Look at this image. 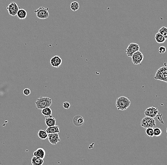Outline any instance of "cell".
<instances>
[{
  "mask_svg": "<svg viewBox=\"0 0 167 165\" xmlns=\"http://www.w3.org/2000/svg\"><path fill=\"white\" fill-rule=\"evenodd\" d=\"M166 51V47H165L164 46H160L159 48V52L160 53L163 54Z\"/></svg>",
  "mask_w": 167,
  "mask_h": 165,
  "instance_id": "26",
  "label": "cell"
},
{
  "mask_svg": "<svg viewBox=\"0 0 167 165\" xmlns=\"http://www.w3.org/2000/svg\"><path fill=\"white\" fill-rule=\"evenodd\" d=\"M45 122L46 126H47L48 127H50L56 125V119L55 118H53L52 117L50 118H46Z\"/></svg>",
  "mask_w": 167,
  "mask_h": 165,
  "instance_id": "16",
  "label": "cell"
},
{
  "mask_svg": "<svg viewBox=\"0 0 167 165\" xmlns=\"http://www.w3.org/2000/svg\"><path fill=\"white\" fill-rule=\"evenodd\" d=\"M33 156L39 157L43 159L46 156V152L42 148H39L34 152Z\"/></svg>",
  "mask_w": 167,
  "mask_h": 165,
  "instance_id": "13",
  "label": "cell"
},
{
  "mask_svg": "<svg viewBox=\"0 0 167 165\" xmlns=\"http://www.w3.org/2000/svg\"><path fill=\"white\" fill-rule=\"evenodd\" d=\"M141 125L142 127L145 129L149 127H155L156 126V122L154 118H151L150 117L145 116L143 118L141 122Z\"/></svg>",
  "mask_w": 167,
  "mask_h": 165,
  "instance_id": "4",
  "label": "cell"
},
{
  "mask_svg": "<svg viewBox=\"0 0 167 165\" xmlns=\"http://www.w3.org/2000/svg\"><path fill=\"white\" fill-rule=\"evenodd\" d=\"M85 122V119L81 115H77L73 119V123L75 127H81Z\"/></svg>",
  "mask_w": 167,
  "mask_h": 165,
  "instance_id": "12",
  "label": "cell"
},
{
  "mask_svg": "<svg viewBox=\"0 0 167 165\" xmlns=\"http://www.w3.org/2000/svg\"><path fill=\"white\" fill-rule=\"evenodd\" d=\"M31 90L29 89H28V88L25 89L23 91V94L26 96L30 95L31 94Z\"/></svg>",
  "mask_w": 167,
  "mask_h": 165,
  "instance_id": "25",
  "label": "cell"
},
{
  "mask_svg": "<svg viewBox=\"0 0 167 165\" xmlns=\"http://www.w3.org/2000/svg\"><path fill=\"white\" fill-rule=\"evenodd\" d=\"M10 15L12 16L17 15L18 12L19 11V7L16 3L13 1L10 3L6 8Z\"/></svg>",
  "mask_w": 167,
  "mask_h": 165,
  "instance_id": "7",
  "label": "cell"
},
{
  "mask_svg": "<svg viewBox=\"0 0 167 165\" xmlns=\"http://www.w3.org/2000/svg\"><path fill=\"white\" fill-rule=\"evenodd\" d=\"M159 114L158 108L154 107H149L144 111V115L145 116H148L151 118H154Z\"/></svg>",
  "mask_w": 167,
  "mask_h": 165,
  "instance_id": "9",
  "label": "cell"
},
{
  "mask_svg": "<svg viewBox=\"0 0 167 165\" xmlns=\"http://www.w3.org/2000/svg\"><path fill=\"white\" fill-rule=\"evenodd\" d=\"M48 138L49 142H50L51 144L54 145H56L61 140L58 133H57L48 134Z\"/></svg>",
  "mask_w": 167,
  "mask_h": 165,
  "instance_id": "10",
  "label": "cell"
},
{
  "mask_svg": "<svg viewBox=\"0 0 167 165\" xmlns=\"http://www.w3.org/2000/svg\"><path fill=\"white\" fill-rule=\"evenodd\" d=\"M41 113L45 118H50L52 117V111L50 107L45 108L41 110Z\"/></svg>",
  "mask_w": 167,
  "mask_h": 165,
  "instance_id": "14",
  "label": "cell"
},
{
  "mask_svg": "<svg viewBox=\"0 0 167 165\" xmlns=\"http://www.w3.org/2000/svg\"><path fill=\"white\" fill-rule=\"evenodd\" d=\"M166 133H167V129H166Z\"/></svg>",
  "mask_w": 167,
  "mask_h": 165,
  "instance_id": "28",
  "label": "cell"
},
{
  "mask_svg": "<svg viewBox=\"0 0 167 165\" xmlns=\"http://www.w3.org/2000/svg\"><path fill=\"white\" fill-rule=\"evenodd\" d=\"M70 8L72 11L75 12L77 11L79 8V4L76 1L72 2L70 4Z\"/></svg>",
  "mask_w": 167,
  "mask_h": 165,
  "instance_id": "21",
  "label": "cell"
},
{
  "mask_svg": "<svg viewBox=\"0 0 167 165\" xmlns=\"http://www.w3.org/2000/svg\"><path fill=\"white\" fill-rule=\"evenodd\" d=\"M145 133L146 135L151 138H152L154 136L153 128H152V127H149V128L146 129Z\"/></svg>",
  "mask_w": 167,
  "mask_h": 165,
  "instance_id": "23",
  "label": "cell"
},
{
  "mask_svg": "<svg viewBox=\"0 0 167 165\" xmlns=\"http://www.w3.org/2000/svg\"><path fill=\"white\" fill-rule=\"evenodd\" d=\"M46 131L48 134L56 133H59L60 132L59 126H56V125L48 127L47 129H46Z\"/></svg>",
  "mask_w": 167,
  "mask_h": 165,
  "instance_id": "17",
  "label": "cell"
},
{
  "mask_svg": "<svg viewBox=\"0 0 167 165\" xmlns=\"http://www.w3.org/2000/svg\"><path fill=\"white\" fill-rule=\"evenodd\" d=\"M62 59L58 55L54 56L50 61V65L54 68H59L62 64Z\"/></svg>",
  "mask_w": 167,
  "mask_h": 165,
  "instance_id": "11",
  "label": "cell"
},
{
  "mask_svg": "<svg viewBox=\"0 0 167 165\" xmlns=\"http://www.w3.org/2000/svg\"><path fill=\"white\" fill-rule=\"evenodd\" d=\"M17 15L19 19L23 20L27 17V12L25 10L23 9H20L18 12Z\"/></svg>",
  "mask_w": 167,
  "mask_h": 165,
  "instance_id": "18",
  "label": "cell"
},
{
  "mask_svg": "<svg viewBox=\"0 0 167 165\" xmlns=\"http://www.w3.org/2000/svg\"><path fill=\"white\" fill-rule=\"evenodd\" d=\"M154 38H155V41L158 44H163L166 41L165 38L159 32H158L156 34H155Z\"/></svg>",
  "mask_w": 167,
  "mask_h": 165,
  "instance_id": "19",
  "label": "cell"
},
{
  "mask_svg": "<svg viewBox=\"0 0 167 165\" xmlns=\"http://www.w3.org/2000/svg\"><path fill=\"white\" fill-rule=\"evenodd\" d=\"M154 136L155 137H159L162 134V130L159 127H155L153 129Z\"/></svg>",
  "mask_w": 167,
  "mask_h": 165,
  "instance_id": "24",
  "label": "cell"
},
{
  "mask_svg": "<svg viewBox=\"0 0 167 165\" xmlns=\"http://www.w3.org/2000/svg\"><path fill=\"white\" fill-rule=\"evenodd\" d=\"M38 137L41 139H46L48 138V134L46 130H39L38 133Z\"/></svg>",
  "mask_w": 167,
  "mask_h": 165,
  "instance_id": "20",
  "label": "cell"
},
{
  "mask_svg": "<svg viewBox=\"0 0 167 165\" xmlns=\"http://www.w3.org/2000/svg\"><path fill=\"white\" fill-rule=\"evenodd\" d=\"M52 100L47 97H41L37 99L35 103L38 110H42L45 108L50 107L52 104Z\"/></svg>",
  "mask_w": 167,
  "mask_h": 165,
  "instance_id": "3",
  "label": "cell"
},
{
  "mask_svg": "<svg viewBox=\"0 0 167 165\" xmlns=\"http://www.w3.org/2000/svg\"><path fill=\"white\" fill-rule=\"evenodd\" d=\"M63 107L65 109H69L70 107V103L68 102H65L63 103Z\"/></svg>",
  "mask_w": 167,
  "mask_h": 165,
  "instance_id": "27",
  "label": "cell"
},
{
  "mask_svg": "<svg viewBox=\"0 0 167 165\" xmlns=\"http://www.w3.org/2000/svg\"><path fill=\"white\" fill-rule=\"evenodd\" d=\"M116 107L119 110H125L130 107L131 102L129 99L125 96H121L118 97L116 100Z\"/></svg>",
  "mask_w": 167,
  "mask_h": 165,
  "instance_id": "1",
  "label": "cell"
},
{
  "mask_svg": "<svg viewBox=\"0 0 167 165\" xmlns=\"http://www.w3.org/2000/svg\"><path fill=\"white\" fill-rule=\"evenodd\" d=\"M43 159L39 157L33 156L31 158V164L33 165H43Z\"/></svg>",
  "mask_w": 167,
  "mask_h": 165,
  "instance_id": "15",
  "label": "cell"
},
{
  "mask_svg": "<svg viewBox=\"0 0 167 165\" xmlns=\"http://www.w3.org/2000/svg\"><path fill=\"white\" fill-rule=\"evenodd\" d=\"M132 61L135 65L140 64L143 60V55L140 51H137L135 52L132 56Z\"/></svg>",
  "mask_w": 167,
  "mask_h": 165,
  "instance_id": "8",
  "label": "cell"
},
{
  "mask_svg": "<svg viewBox=\"0 0 167 165\" xmlns=\"http://www.w3.org/2000/svg\"><path fill=\"white\" fill-rule=\"evenodd\" d=\"M158 32L160 33L163 36L165 39L167 40V28L166 27H162L159 29Z\"/></svg>",
  "mask_w": 167,
  "mask_h": 165,
  "instance_id": "22",
  "label": "cell"
},
{
  "mask_svg": "<svg viewBox=\"0 0 167 165\" xmlns=\"http://www.w3.org/2000/svg\"><path fill=\"white\" fill-rule=\"evenodd\" d=\"M49 9L43 7H41L37 9L36 10L34 11L36 16L39 19H47L50 16L49 14Z\"/></svg>",
  "mask_w": 167,
  "mask_h": 165,
  "instance_id": "5",
  "label": "cell"
},
{
  "mask_svg": "<svg viewBox=\"0 0 167 165\" xmlns=\"http://www.w3.org/2000/svg\"><path fill=\"white\" fill-rule=\"evenodd\" d=\"M140 50V46L138 44L135 43H131L128 45L125 50L126 55L129 57H132V55Z\"/></svg>",
  "mask_w": 167,
  "mask_h": 165,
  "instance_id": "6",
  "label": "cell"
},
{
  "mask_svg": "<svg viewBox=\"0 0 167 165\" xmlns=\"http://www.w3.org/2000/svg\"><path fill=\"white\" fill-rule=\"evenodd\" d=\"M155 80L167 83V62L164 63V66L159 68L154 77Z\"/></svg>",
  "mask_w": 167,
  "mask_h": 165,
  "instance_id": "2",
  "label": "cell"
}]
</instances>
